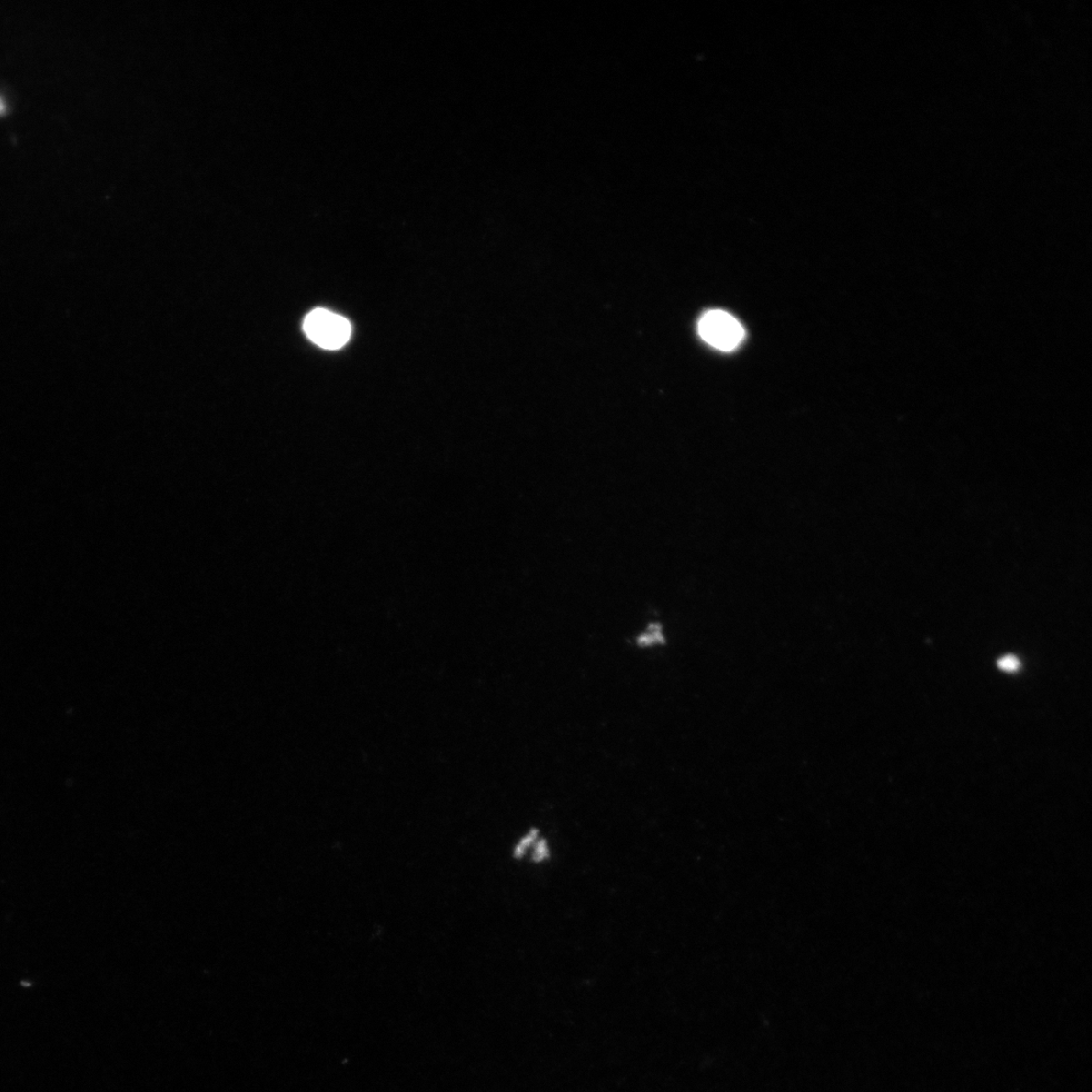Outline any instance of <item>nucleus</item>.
Wrapping results in <instances>:
<instances>
[{"mask_svg":"<svg viewBox=\"0 0 1092 1092\" xmlns=\"http://www.w3.org/2000/svg\"><path fill=\"white\" fill-rule=\"evenodd\" d=\"M304 331L309 340L324 350H340L349 342L351 326L344 317L325 309L307 314Z\"/></svg>","mask_w":1092,"mask_h":1092,"instance_id":"obj_1","label":"nucleus"},{"mask_svg":"<svg viewBox=\"0 0 1092 1092\" xmlns=\"http://www.w3.org/2000/svg\"><path fill=\"white\" fill-rule=\"evenodd\" d=\"M4 111H5V105H4V102L2 101V99H0V114H2Z\"/></svg>","mask_w":1092,"mask_h":1092,"instance_id":"obj_7","label":"nucleus"},{"mask_svg":"<svg viewBox=\"0 0 1092 1092\" xmlns=\"http://www.w3.org/2000/svg\"><path fill=\"white\" fill-rule=\"evenodd\" d=\"M997 666L1002 671L1014 673L1020 669V663L1015 655H1006V657L999 659Z\"/></svg>","mask_w":1092,"mask_h":1092,"instance_id":"obj_5","label":"nucleus"},{"mask_svg":"<svg viewBox=\"0 0 1092 1092\" xmlns=\"http://www.w3.org/2000/svg\"><path fill=\"white\" fill-rule=\"evenodd\" d=\"M698 332L705 342L724 352L736 350L744 339L741 324L721 310L705 313L698 323Z\"/></svg>","mask_w":1092,"mask_h":1092,"instance_id":"obj_2","label":"nucleus"},{"mask_svg":"<svg viewBox=\"0 0 1092 1092\" xmlns=\"http://www.w3.org/2000/svg\"><path fill=\"white\" fill-rule=\"evenodd\" d=\"M538 836H539V831H538V830H532L531 831H529V832L528 833V835H526V836H525V837H524V838H523V839L520 841V842L518 843V847H516V849H515V857H516V858H521V857L524 855V853H525L526 850H528L529 847H531V846L533 845V843L535 842L536 839H538Z\"/></svg>","mask_w":1092,"mask_h":1092,"instance_id":"obj_4","label":"nucleus"},{"mask_svg":"<svg viewBox=\"0 0 1092 1092\" xmlns=\"http://www.w3.org/2000/svg\"><path fill=\"white\" fill-rule=\"evenodd\" d=\"M637 642L641 648H651L666 642L662 625L657 623L649 625L647 630L639 635Z\"/></svg>","mask_w":1092,"mask_h":1092,"instance_id":"obj_3","label":"nucleus"},{"mask_svg":"<svg viewBox=\"0 0 1092 1092\" xmlns=\"http://www.w3.org/2000/svg\"><path fill=\"white\" fill-rule=\"evenodd\" d=\"M549 855H550V852H549L548 843H546L545 841H540L538 843V845L535 846V850L533 852V856H532L533 860L535 862H541L544 859L548 858Z\"/></svg>","mask_w":1092,"mask_h":1092,"instance_id":"obj_6","label":"nucleus"}]
</instances>
